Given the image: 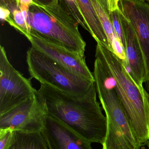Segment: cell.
I'll return each instance as SVG.
<instances>
[{"instance_id":"44dd1931","label":"cell","mask_w":149,"mask_h":149,"mask_svg":"<svg viewBox=\"0 0 149 149\" xmlns=\"http://www.w3.org/2000/svg\"><path fill=\"white\" fill-rule=\"evenodd\" d=\"M34 2L45 6L55 5L59 3L58 0H33Z\"/></svg>"},{"instance_id":"2e32d148","label":"cell","mask_w":149,"mask_h":149,"mask_svg":"<svg viewBox=\"0 0 149 149\" xmlns=\"http://www.w3.org/2000/svg\"><path fill=\"white\" fill-rule=\"evenodd\" d=\"M12 15L16 24L15 29L26 38L28 37L30 32L26 22L27 14H24L20 10L16 9L13 11Z\"/></svg>"},{"instance_id":"277c9868","label":"cell","mask_w":149,"mask_h":149,"mask_svg":"<svg viewBox=\"0 0 149 149\" xmlns=\"http://www.w3.org/2000/svg\"><path fill=\"white\" fill-rule=\"evenodd\" d=\"M93 74L107 120L106 134L102 149H140L141 145L122 107L112 78L100 67L94 68Z\"/></svg>"},{"instance_id":"8fae6325","label":"cell","mask_w":149,"mask_h":149,"mask_svg":"<svg viewBox=\"0 0 149 149\" xmlns=\"http://www.w3.org/2000/svg\"><path fill=\"white\" fill-rule=\"evenodd\" d=\"M123 29L125 51L128 71L136 84L143 86L147 82V72L143 54L135 32L128 20L120 10Z\"/></svg>"},{"instance_id":"ac0fdd59","label":"cell","mask_w":149,"mask_h":149,"mask_svg":"<svg viewBox=\"0 0 149 149\" xmlns=\"http://www.w3.org/2000/svg\"><path fill=\"white\" fill-rule=\"evenodd\" d=\"M13 131L9 128L0 129V149H8L9 148Z\"/></svg>"},{"instance_id":"3957f363","label":"cell","mask_w":149,"mask_h":149,"mask_svg":"<svg viewBox=\"0 0 149 149\" xmlns=\"http://www.w3.org/2000/svg\"><path fill=\"white\" fill-rule=\"evenodd\" d=\"M26 22L30 34L85 56L86 43L79 31V24L59 3L45 6L33 1Z\"/></svg>"},{"instance_id":"4fadbf2b","label":"cell","mask_w":149,"mask_h":149,"mask_svg":"<svg viewBox=\"0 0 149 149\" xmlns=\"http://www.w3.org/2000/svg\"><path fill=\"white\" fill-rule=\"evenodd\" d=\"M77 1L88 28V32L97 43L110 49L106 35L90 0H77Z\"/></svg>"},{"instance_id":"4316f807","label":"cell","mask_w":149,"mask_h":149,"mask_svg":"<svg viewBox=\"0 0 149 149\" xmlns=\"http://www.w3.org/2000/svg\"><path fill=\"white\" fill-rule=\"evenodd\" d=\"M141 149H146L145 148V147H142L141 148Z\"/></svg>"},{"instance_id":"6da1fadb","label":"cell","mask_w":149,"mask_h":149,"mask_svg":"<svg viewBox=\"0 0 149 149\" xmlns=\"http://www.w3.org/2000/svg\"><path fill=\"white\" fill-rule=\"evenodd\" d=\"M37 94L48 115L91 143L102 144L106 134L107 120L97 100L94 84L81 96L71 95L44 84H41Z\"/></svg>"},{"instance_id":"484cf974","label":"cell","mask_w":149,"mask_h":149,"mask_svg":"<svg viewBox=\"0 0 149 149\" xmlns=\"http://www.w3.org/2000/svg\"><path fill=\"white\" fill-rule=\"evenodd\" d=\"M144 1H146V2H147L148 3H149V0H144Z\"/></svg>"},{"instance_id":"5b68a950","label":"cell","mask_w":149,"mask_h":149,"mask_svg":"<svg viewBox=\"0 0 149 149\" xmlns=\"http://www.w3.org/2000/svg\"><path fill=\"white\" fill-rule=\"evenodd\" d=\"M26 62L31 78L71 95H84L94 84L59 65L32 46L27 51Z\"/></svg>"},{"instance_id":"5bb4252c","label":"cell","mask_w":149,"mask_h":149,"mask_svg":"<svg viewBox=\"0 0 149 149\" xmlns=\"http://www.w3.org/2000/svg\"><path fill=\"white\" fill-rule=\"evenodd\" d=\"M8 149H49L41 132L13 131L12 139Z\"/></svg>"},{"instance_id":"30bf717a","label":"cell","mask_w":149,"mask_h":149,"mask_svg":"<svg viewBox=\"0 0 149 149\" xmlns=\"http://www.w3.org/2000/svg\"><path fill=\"white\" fill-rule=\"evenodd\" d=\"M41 133L49 149H92V143L48 115Z\"/></svg>"},{"instance_id":"7c38bea8","label":"cell","mask_w":149,"mask_h":149,"mask_svg":"<svg viewBox=\"0 0 149 149\" xmlns=\"http://www.w3.org/2000/svg\"><path fill=\"white\" fill-rule=\"evenodd\" d=\"M90 1L99 17L106 35L110 50L121 59L124 63V65L127 67V63L125 49L115 33L110 19L109 13L101 6L97 0Z\"/></svg>"},{"instance_id":"7a4b0ae2","label":"cell","mask_w":149,"mask_h":149,"mask_svg":"<svg viewBox=\"0 0 149 149\" xmlns=\"http://www.w3.org/2000/svg\"><path fill=\"white\" fill-rule=\"evenodd\" d=\"M95 56L109 75L129 122L141 145L149 141V93L138 86L124 63L108 48L97 43Z\"/></svg>"},{"instance_id":"52a82bcc","label":"cell","mask_w":149,"mask_h":149,"mask_svg":"<svg viewBox=\"0 0 149 149\" xmlns=\"http://www.w3.org/2000/svg\"><path fill=\"white\" fill-rule=\"evenodd\" d=\"M48 114L37 94L2 115L0 129L25 132H41Z\"/></svg>"},{"instance_id":"ffe728a7","label":"cell","mask_w":149,"mask_h":149,"mask_svg":"<svg viewBox=\"0 0 149 149\" xmlns=\"http://www.w3.org/2000/svg\"><path fill=\"white\" fill-rule=\"evenodd\" d=\"M33 1V0H18L19 10L22 11L28 12L30 6Z\"/></svg>"},{"instance_id":"cb8c5ba5","label":"cell","mask_w":149,"mask_h":149,"mask_svg":"<svg viewBox=\"0 0 149 149\" xmlns=\"http://www.w3.org/2000/svg\"><path fill=\"white\" fill-rule=\"evenodd\" d=\"M145 144H146V145L148 146V149H149V141H148Z\"/></svg>"},{"instance_id":"9a60e30c","label":"cell","mask_w":149,"mask_h":149,"mask_svg":"<svg viewBox=\"0 0 149 149\" xmlns=\"http://www.w3.org/2000/svg\"><path fill=\"white\" fill-rule=\"evenodd\" d=\"M59 3L79 24L88 31V28L82 15L77 0H58Z\"/></svg>"},{"instance_id":"8992f818","label":"cell","mask_w":149,"mask_h":149,"mask_svg":"<svg viewBox=\"0 0 149 149\" xmlns=\"http://www.w3.org/2000/svg\"><path fill=\"white\" fill-rule=\"evenodd\" d=\"M30 80L10 63L3 46H0V115L37 94Z\"/></svg>"},{"instance_id":"603a6c76","label":"cell","mask_w":149,"mask_h":149,"mask_svg":"<svg viewBox=\"0 0 149 149\" xmlns=\"http://www.w3.org/2000/svg\"><path fill=\"white\" fill-rule=\"evenodd\" d=\"M97 1L99 3L101 6L108 12L109 14V6H108V0H97Z\"/></svg>"},{"instance_id":"d4e9b609","label":"cell","mask_w":149,"mask_h":149,"mask_svg":"<svg viewBox=\"0 0 149 149\" xmlns=\"http://www.w3.org/2000/svg\"><path fill=\"white\" fill-rule=\"evenodd\" d=\"M12 1H15L17 3V4H18V6H19V4H18V0H12Z\"/></svg>"},{"instance_id":"ba28073f","label":"cell","mask_w":149,"mask_h":149,"mask_svg":"<svg viewBox=\"0 0 149 149\" xmlns=\"http://www.w3.org/2000/svg\"><path fill=\"white\" fill-rule=\"evenodd\" d=\"M27 38L31 46L59 65L86 79L94 82L93 74L87 65L85 56L46 42L30 33Z\"/></svg>"},{"instance_id":"9c48e42d","label":"cell","mask_w":149,"mask_h":149,"mask_svg":"<svg viewBox=\"0 0 149 149\" xmlns=\"http://www.w3.org/2000/svg\"><path fill=\"white\" fill-rule=\"evenodd\" d=\"M119 9L128 20L138 39L149 84V3L144 0H119Z\"/></svg>"},{"instance_id":"d6986e66","label":"cell","mask_w":149,"mask_h":149,"mask_svg":"<svg viewBox=\"0 0 149 149\" xmlns=\"http://www.w3.org/2000/svg\"><path fill=\"white\" fill-rule=\"evenodd\" d=\"M0 17L1 21H6L10 26L15 29L16 24L10 10L2 6H0Z\"/></svg>"},{"instance_id":"7402d4cb","label":"cell","mask_w":149,"mask_h":149,"mask_svg":"<svg viewBox=\"0 0 149 149\" xmlns=\"http://www.w3.org/2000/svg\"><path fill=\"white\" fill-rule=\"evenodd\" d=\"M119 0H108L109 6V12L119 8Z\"/></svg>"},{"instance_id":"e0dca14e","label":"cell","mask_w":149,"mask_h":149,"mask_svg":"<svg viewBox=\"0 0 149 149\" xmlns=\"http://www.w3.org/2000/svg\"><path fill=\"white\" fill-rule=\"evenodd\" d=\"M109 15L115 33L120 42L121 43L122 45L125 49L124 34H123L122 24L120 17V9L118 8L113 11H110Z\"/></svg>"},{"instance_id":"83f0119b","label":"cell","mask_w":149,"mask_h":149,"mask_svg":"<svg viewBox=\"0 0 149 149\" xmlns=\"http://www.w3.org/2000/svg\"><path fill=\"white\" fill-rule=\"evenodd\" d=\"M148 86H149V84Z\"/></svg>"}]
</instances>
